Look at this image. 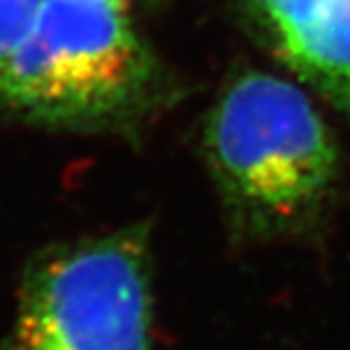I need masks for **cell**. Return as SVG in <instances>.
<instances>
[{"label":"cell","mask_w":350,"mask_h":350,"mask_svg":"<svg viewBox=\"0 0 350 350\" xmlns=\"http://www.w3.org/2000/svg\"><path fill=\"white\" fill-rule=\"evenodd\" d=\"M123 3H128V0H123Z\"/></svg>","instance_id":"obj_6"},{"label":"cell","mask_w":350,"mask_h":350,"mask_svg":"<svg viewBox=\"0 0 350 350\" xmlns=\"http://www.w3.org/2000/svg\"><path fill=\"white\" fill-rule=\"evenodd\" d=\"M264 12L286 64L350 116V0H264Z\"/></svg>","instance_id":"obj_4"},{"label":"cell","mask_w":350,"mask_h":350,"mask_svg":"<svg viewBox=\"0 0 350 350\" xmlns=\"http://www.w3.org/2000/svg\"><path fill=\"white\" fill-rule=\"evenodd\" d=\"M207 146L228 198L266 230L310 219L339 175L337 142L319 107L271 73H246L226 89Z\"/></svg>","instance_id":"obj_1"},{"label":"cell","mask_w":350,"mask_h":350,"mask_svg":"<svg viewBox=\"0 0 350 350\" xmlns=\"http://www.w3.org/2000/svg\"><path fill=\"white\" fill-rule=\"evenodd\" d=\"M150 82V57L123 0H44L0 71V96L41 121L89 125L125 114Z\"/></svg>","instance_id":"obj_2"},{"label":"cell","mask_w":350,"mask_h":350,"mask_svg":"<svg viewBox=\"0 0 350 350\" xmlns=\"http://www.w3.org/2000/svg\"><path fill=\"white\" fill-rule=\"evenodd\" d=\"M44 0H0V71L32 30Z\"/></svg>","instance_id":"obj_5"},{"label":"cell","mask_w":350,"mask_h":350,"mask_svg":"<svg viewBox=\"0 0 350 350\" xmlns=\"http://www.w3.org/2000/svg\"><path fill=\"white\" fill-rule=\"evenodd\" d=\"M14 350H150L142 237L118 232L41 260L21 291Z\"/></svg>","instance_id":"obj_3"}]
</instances>
